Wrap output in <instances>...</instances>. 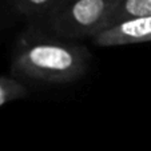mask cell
Here are the masks:
<instances>
[{
	"label": "cell",
	"instance_id": "3957f363",
	"mask_svg": "<svg viewBox=\"0 0 151 151\" xmlns=\"http://www.w3.org/2000/svg\"><path fill=\"white\" fill-rule=\"evenodd\" d=\"M99 47H116L151 42V16L124 20L104 28L92 37Z\"/></svg>",
	"mask_w": 151,
	"mask_h": 151
},
{
	"label": "cell",
	"instance_id": "5b68a950",
	"mask_svg": "<svg viewBox=\"0 0 151 151\" xmlns=\"http://www.w3.org/2000/svg\"><path fill=\"white\" fill-rule=\"evenodd\" d=\"M9 1L20 15L39 20L52 12L64 0H9Z\"/></svg>",
	"mask_w": 151,
	"mask_h": 151
},
{
	"label": "cell",
	"instance_id": "6da1fadb",
	"mask_svg": "<svg viewBox=\"0 0 151 151\" xmlns=\"http://www.w3.org/2000/svg\"><path fill=\"white\" fill-rule=\"evenodd\" d=\"M90 52L82 44L62 39L22 42L11 63L12 76L46 83H70L86 74Z\"/></svg>",
	"mask_w": 151,
	"mask_h": 151
},
{
	"label": "cell",
	"instance_id": "277c9868",
	"mask_svg": "<svg viewBox=\"0 0 151 151\" xmlns=\"http://www.w3.org/2000/svg\"><path fill=\"white\" fill-rule=\"evenodd\" d=\"M146 16H151V0H116L110 14L107 27L124 20Z\"/></svg>",
	"mask_w": 151,
	"mask_h": 151
},
{
	"label": "cell",
	"instance_id": "7a4b0ae2",
	"mask_svg": "<svg viewBox=\"0 0 151 151\" xmlns=\"http://www.w3.org/2000/svg\"><path fill=\"white\" fill-rule=\"evenodd\" d=\"M116 0H64L44 17L36 20L55 39L92 37L107 27Z\"/></svg>",
	"mask_w": 151,
	"mask_h": 151
},
{
	"label": "cell",
	"instance_id": "8992f818",
	"mask_svg": "<svg viewBox=\"0 0 151 151\" xmlns=\"http://www.w3.org/2000/svg\"><path fill=\"white\" fill-rule=\"evenodd\" d=\"M27 88L19 79L14 76L0 75V107L27 95Z\"/></svg>",
	"mask_w": 151,
	"mask_h": 151
}]
</instances>
